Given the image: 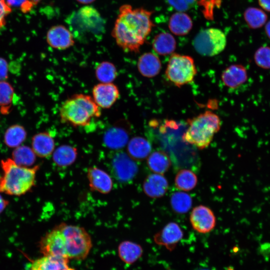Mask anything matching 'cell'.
<instances>
[{
    "mask_svg": "<svg viewBox=\"0 0 270 270\" xmlns=\"http://www.w3.org/2000/svg\"><path fill=\"white\" fill-rule=\"evenodd\" d=\"M153 12L122 5L116 20L112 36L117 45L126 52L138 53L154 26L151 20Z\"/></svg>",
    "mask_w": 270,
    "mask_h": 270,
    "instance_id": "6da1fadb",
    "label": "cell"
},
{
    "mask_svg": "<svg viewBox=\"0 0 270 270\" xmlns=\"http://www.w3.org/2000/svg\"><path fill=\"white\" fill-rule=\"evenodd\" d=\"M59 114L62 123L74 127H84L99 118L102 111L90 95L76 94L62 102Z\"/></svg>",
    "mask_w": 270,
    "mask_h": 270,
    "instance_id": "7a4b0ae2",
    "label": "cell"
},
{
    "mask_svg": "<svg viewBox=\"0 0 270 270\" xmlns=\"http://www.w3.org/2000/svg\"><path fill=\"white\" fill-rule=\"evenodd\" d=\"M3 172L0 176V192L20 196L28 192L34 186L38 166L32 168L21 166L12 158L1 162Z\"/></svg>",
    "mask_w": 270,
    "mask_h": 270,
    "instance_id": "3957f363",
    "label": "cell"
},
{
    "mask_svg": "<svg viewBox=\"0 0 270 270\" xmlns=\"http://www.w3.org/2000/svg\"><path fill=\"white\" fill-rule=\"evenodd\" d=\"M186 122L188 128L182 139L200 150L208 146L214 134L220 130L222 124L218 116L208 110L188 119Z\"/></svg>",
    "mask_w": 270,
    "mask_h": 270,
    "instance_id": "277c9868",
    "label": "cell"
},
{
    "mask_svg": "<svg viewBox=\"0 0 270 270\" xmlns=\"http://www.w3.org/2000/svg\"><path fill=\"white\" fill-rule=\"evenodd\" d=\"M73 35L100 36L105 31V22L94 7L86 6L73 12L66 19Z\"/></svg>",
    "mask_w": 270,
    "mask_h": 270,
    "instance_id": "5b68a950",
    "label": "cell"
},
{
    "mask_svg": "<svg viewBox=\"0 0 270 270\" xmlns=\"http://www.w3.org/2000/svg\"><path fill=\"white\" fill-rule=\"evenodd\" d=\"M57 226L64 236L69 259H85L92 245L91 237L87 231L82 227L64 223Z\"/></svg>",
    "mask_w": 270,
    "mask_h": 270,
    "instance_id": "8992f818",
    "label": "cell"
},
{
    "mask_svg": "<svg viewBox=\"0 0 270 270\" xmlns=\"http://www.w3.org/2000/svg\"><path fill=\"white\" fill-rule=\"evenodd\" d=\"M197 72L192 57L174 53L169 58L166 70V76L174 86L180 88L191 83Z\"/></svg>",
    "mask_w": 270,
    "mask_h": 270,
    "instance_id": "52a82bcc",
    "label": "cell"
},
{
    "mask_svg": "<svg viewBox=\"0 0 270 270\" xmlns=\"http://www.w3.org/2000/svg\"><path fill=\"white\" fill-rule=\"evenodd\" d=\"M192 46L200 55L213 56L222 52L226 44V35L216 28H208L200 31L194 38Z\"/></svg>",
    "mask_w": 270,
    "mask_h": 270,
    "instance_id": "ba28073f",
    "label": "cell"
},
{
    "mask_svg": "<svg viewBox=\"0 0 270 270\" xmlns=\"http://www.w3.org/2000/svg\"><path fill=\"white\" fill-rule=\"evenodd\" d=\"M40 251L43 256L68 258L64 236L56 226L40 240Z\"/></svg>",
    "mask_w": 270,
    "mask_h": 270,
    "instance_id": "9c48e42d",
    "label": "cell"
},
{
    "mask_svg": "<svg viewBox=\"0 0 270 270\" xmlns=\"http://www.w3.org/2000/svg\"><path fill=\"white\" fill-rule=\"evenodd\" d=\"M190 220L194 230L199 233L206 234L212 231L216 224V218L212 210L204 205L194 207Z\"/></svg>",
    "mask_w": 270,
    "mask_h": 270,
    "instance_id": "30bf717a",
    "label": "cell"
},
{
    "mask_svg": "<svg viewBox=\"0 0 270 270\" xmlns=\"http://www.w3.org/2000/svg\"><path fill=\"white\" fill-rule=\"evenodd\" d=\"M92 94L94 102L102 109L110 108L120 96L118 88L113 82L96 84L92 89Z\"/></svg>",
    "mask_w": 270,
    "mask_h": 270,
    "instance_id": "8fae6325",
    "label": "cell"
},
{
    "mask_svg": "<svg viewBox=\"0 0 270 270\" xmlns=\"http://www.w3.org/2000/svg\"><path fill=\"white\" fill-rule=\"evenodd\" d=\"M112 164L115 176L121 182H126L133 179L138 172L136 163L125 153L116 154Z\"/></svg>",
    "mask_w": 270,
    "mask_h": 270,
    "instance_id": "7c38bea8",
    "label": "cell"
},
{
    "mask_svg": "<svg viewBox=\"0 0 270 270\" xmlns=\"http://www.w3.org/2000/svg\"><path fill=\"white\" fill-rule=\"evenodd\" d=\"M46 42L52 48L58 50H66L74 44L73 34L62 25L54 26L49 29Z\"/></svg>",
    "mask_w": 270,
    "mask_h": 270,
    "instance_id": "4fadbf2b",
    "label": "cell"
},
{
    "mask_svg": "<svg viewBox=\"0 0 270 270\" xmlns=\"http://www.w3.org/2000/svg\"><path fill=\"white\" fill-rule=\"evenodd\" d=\"M183 236V231L179 225L176 222H170L156 234L154 240L156 244L172 250Z\"/></svg>",
    "mask_w": 270,
    "mask_h": 270,
    "instance_id": "5bb4252c",
    "label": "cell"
},
{
    "mask_svg": "<svg viewBox=\"0 0 270 270\" xmlns=\"http://www.w3.org/2000/svg\"><path fill=\"white\" fill-rule=\"evenodd\" d=\"M87 176L92 190L102 194H107L112 190V179L107 172L102 169L96 166L89 168L87 172Z\"/></svg>",
    "mask_w": 270,
    "mask_h": 270,
    "instance_id": "9a60e30c",
    "label": "cell"
},
{
    "mask_svg": "<svg viewBox=\"0 0 270 270\" xmlns=\"http://www.w3.org/2000/svg\"><path fill=\"white\" fill-rule=\"evenodd\" d=\"M248 76L247 70L243 65L233 64L223 70L221 79L226 86L234 89L244 84Z\"/></svg>",
    "mask_w": 270,
    "mask_h": 270,
    "instance_id": "2e32d148",
    "label": "cell"
},
{
    "mask_svg": "<svg viewBox=\"0 0 270 270\" xmlns=\"http://www.w3.org/2000/svg\"><path fill=\"white\" fill-rule=\"evenodd\" d=\"M168 187L166 178L162 174H152L147 176L143 183L145 194L152 198L164 196Z\"/></svg>",
    "mask_w": 270,
    "mask_h": 270,
    "instance_id": "e0dca14e",
    "label": "cell"
},
{
    "mask_svg": "<svg viewBox=\"0 0 270 270\" xmlns=\"http://www.w3.org/2000/svg\"><path fill=\"white\" fill-rule=\"evenodd\" d=\"M137 68L143 76L152 78L157 76L162 68L159 58L154 54L147 52L142 54L138 58Z\"/></svg>",
    "mask_w": 270,
    "mask_h": 270,
    "instance_id": "ac0fdd59",
    "label": "cell"
},
{
    "mask_svg": "<svg viewBox=\"0 0 270 270\" xmlns=\"http://www.w3.org/2000/svg\"><path fill=\"white\" fill-rule=\"evenodd\" d=\"M68 258L42 256L33 260L30 270H76L68 265Z\"/></svg>",
    "mask_w": 270,
    "mask_h": 270,
    "instance_id": "d6986e66",
    "label": "cell"
},
{
    "mask_svg": "<svg viewBox=\"0 0 270 270\" xmlns=\"http://www.w3.org/2000/svg\"><path fill=\"white\" fill-rule=\"evenodd\" d=\"M32 146L36 156L40 158H47L54 150V140L48 132H39L32 137Z\"/></svg>",
    "mask_w": 270,
    "mask_h": 270,
    "instance_id": "ffe728a7",
    "label": "cell"
},
{
    "mask_svg": "<svg viewBox=\"0 0 270 270\" xmlns=\"http://www.w3.org/2000/svg\"><path fill=\"white\" fill-rule=\"evenodd\" d=\"M128 155L133 160H142L147 158L152 152V145L145 138L136 136L128 144Z\"/></svg>",
    "mask_w": 270,
    "mask_h": 270,
    "instance_id": "44dd1931",
    "label": "cell"
},
{
    "mask_svg": "<svg viewBox=\"0 0 270 270\" xmlns=\"http://www.w3.org/2000/svg\"><path fill=\"white\" fill-rule=\"evenodd\" d=\"M192 22L190 16L182 12H178L172 15L168 22L170 32L176 36H184L192 30Z\"/></svg>",
    "mask_w": 270,
    "mask_h": 270,
    "instance_id": "7402d4cb",
    "label": "cell"
},
{
    "mask_svg": "<svg viewBox=\"0 0 270 270\" xmlns=\"http://www.w3.org/2000/svg\"><path fill=\"white\" fill-rule=\"evenodd\" d=\"M174 38L170 33L161 32L156 35L152 41L154 51L159 55L166 56L172 54L176 48Z\"/></svg>",
    "mask_w": 270,
    "mask_h": 270,
    "instance_id": "603a6c76",
    "label": "cell"
},
{
    "mask_svg": "<svg viewBox=\"0 0 270 270\" xmlns=\"http://www.w3.org/2000/svg\"><path fill=\"white\" fill-rule=\"evenodd\" d=\"M52 160L56 165L64 168L72 164L78 156L77 148L68 144L58 147L53 152Z\"/></svg>",
    "mask_w": 270,
    "mask_h": 270,
    "instance_id": "cb8c5ba5",
    "label": "cell"
},
{
    "mask_svg": "<svg viewBox=\"0 0 270 270\" xmlns=\"http://www.w3.org/2000/svg\"><path fill=\"white\" fill-rule=\"evenodd\" d=\"M147 164L151 171L154 173L163 174L171 166L168 155L162 150L154 151L147 158Z\"/></svg>",
    "mask_w": 270,
    "mask_h": 270,
    "instance_id": "d4e9b609",
    "label": "cell"
},
{
    "mask_svg": "<svg viewBox=\"0 0 270 270\" xmlns=\"http://www.w3.org/2000/svg\"><path fill=\"white\" fill-rule=\"evenodd\" d=\"M141 246L130 241H124L118 247V256L124 262L132 264L137 260L142 254Z\"/></svg>",
    "mask_w": 270,
    "mask_h": 270,
    "instance_id": "484cf974",
    "label": "cell"
},
{
    "mask_svg": "<svg viewBox=\"0 0 270 270\" xmlns=\"http://www.w3.org/2000/svg\"><path fill=\"white\" fill-rule=\"evenodd\" d=\"M244 18L248 26L252 29H258L265 25L268 15L261 8L248 7L244 12Z\"/></svg>",
    "mask_w": 270,
    "mask_h": 270,
    "instance_id": "4316f807",
    "label": "cell"
},
{
    "mask_svg": "<svg viewBox=\"0 0 270 270\" xmlns=\"http://www.w3.org/2000/svg\"><path fill=\"white\" fill-rule=\"evenodd\" d=\"M26 132L20 124H14L10 126L4 134V144L9 148H16L25 140Z\"/></svg>",
    "mask_w": 270,
    "mask_h": 270,
    "instance_id": "83f0119b",
    "label": "cell"
},
{
    "mask_svg": "<svg viewBox=\"0 0 270 270\" xmlns=\"http://www.w3.org/2000/svg\"><path fill=\"white\" fill-rule=\"evenodd\" d=\"M104 141L110 148L120 149L123 148L128 142V136L126 132L120 128H112L105 134Z\"/></svg>",
    "mask_w": 270,
    "mask_h": 270,
    "instance_id": "f1b7e54d",
    "label": "cell"
},
{
    "mask_svg": "<svg viewBox=\"0 0 270 270\" xmlns=\"http://www.w3.org/2000/svg\"><path fill=\"white\" fill-rule=\"evenodd\" d=\"M198 183V177L192 170L183 169L179 170L174 178L175 186L178 190L190 191L193 190Z\"/></svg>",
    "mask_w": 270,
    "mask_h": 270,
    "instance_id": "f546056e",
    "label": "cell"
},
{
    "mask_svg": "<svg viewBox=\"0 0 270 270\" xmlns=\"http://www.w3.org/2000/svg\"><path fill=\"white\" fill-rule=\"evenodd\" d=\"M95 76L100 82H112L118 76V71L113 63L103 61L97 65L95 69Z\"/></svg>",
    "mask_w": 270,
    "mask_h": 270,
    "instance_id": "4dcf8cb0",
    "label": "cell"
},
{
    "mask_svg": "<svg viewBox=\"0 0 270 270\" xmlns=\"http://www.w3.org/2000/svg\"><path fill=\"white\" fill-rule=\"evenodd\" d=\"M170 202L172 210L176 212L184 214L190 209L192 199L188 194L178 192L172 195Z\"/></svg>",
    "mask_w": 270,
    "mask_h": 270,
    "instance_id": "1f68e13d",
    "label": "cell"
},
{
    "mask_svg": "<svg viewBox=\"0 0 270 270\" xmlns=\"http://www.w3.org/2000/svg\"><path fill=\"white\" fill-rule=\"evenodd\" d=\"M12 160L18 165L30 166L36 160V154L32 148L26 146H19L12 152Z\"/></svg>",
    "mask_w": 270,
    "mask_h": 270,
    "instance_id": "d6a6232c",
    "label": "cell"
},
{
    "mask_svg": "<svg viewBox=\"0 0 270 270\" xmlns=\"http://www.w3.org/2000/svg\"><path fill=\"white\" fill-rule=\"evenodd\" d=\"M254 58L258 67L265 70L270 69V46L260 47L254 52Z\"/></svg>",
    "mask_w": 270,
    "mask_h": 270,
    "instance_id": "836d02e7",
    "label": "cell"
},
{
    "mask_svg": "<svg viewBox=\"0 0 270 270\" xmlns=\"http://www.w3.org/2000/svg\"><path fill=\"white\" fill-rule=\"evenodd\" d=\"M14 90L10 84L6 80L0 81V106L8 108L12 103Z\"/></svg>",
    "mask_w": 270,
    "mask_h": 270,
    "instance_id": "e575fe53",
    "label": "cell"
},
{
    "mask_svg": "<svg viewBox=\"0 0 270 270\" xmlns=\"http://www.w3.org/2000/svg\"><path fill=\"white\" fill-rule=\"evenodd\" d=\"M196 0H166L168 3L178 12H184L195 4Z\"/></svg>",
    "mask_w": 270,
    "mask_h": 270,
    "instance_id": "d590c367",
    "label": "cell"
},
{
    "mask_svg": "<svg viewBox=\"0 0 270 270\" xmlns=\"http://www.w3.org/2000/svg\"><path fill=\"white\" fill-rule=\"evenodd\" d=\"M222 0H200V4L204 8V14L207 18L212 16V12L215 6L220 4Z\"/></svg>",
    "mask_w": 270,
    "mask_h": 270,
    "instance_id": "8d00e7d4",
    "label": "cell"
},
{
    "mask_svg": "<svg viewBox=\"0 0 270 270\" xmlns=\"http://www.w3.org/2000/svg\"><path fill=\"white\" fill-rule=\"evenodd\" d=\"M10 6L20 7L24 12H28L34 5L29 0H6Z\"/></svg>",
    "mask_w": 270,
    "mask_h": 270,
    "instance_id": "74e56055",
    "label": "cell"
},
{
    "mask_svg": "<svg viewBox=\"0 0 270 270\" xmlns=\"http://www.w3.org/2000/svg\"><path fill=\"white\" fill-rule=\"evenodd\" d=\"M11 12V7L6 4V0H0V28L5 25L6 17Z\"/></svg>",
    "mask_w": 270,
    "mask_h": 270,
    "instance_id": "f35d334b",
    "label": "cell"
},
{
    "mask_svg": "<svg viewBox=\"0 0 270 270\" xmlns=\"http://www.w3.org/2000/svg\"><path fill=\"white\" fill-rule=\"evenodd\" d=\"M8 64L6 60L0 57V81L6 80L8 78Z\"/></svg>",
    "mask_w": 270,
    "mask_h": 270,
    "instance_id": "ab89813d",
    "label": "cell"
},
{
    "mask_svg": "<svg viewBox=\"0 0 270 270\" xmlns=\"http://www.w3.org/2000/svg\"><path fill=\"white\" fill-rule=\"evenodd\" d=\"M258 1L262 10L270 12V0H258Z\"/></svg>",
    "mask_w": 270,
    "mask_h": 270,
    "instance_id": "60d3db41",
    "label": "cell"
},
{
    "mask_svg": "<svg viewBox=\"0 0 270 270\" xmlns=\"http://www.w3.org/2000/svg\"><path fill=\"white\" fill-rule=\"evenodd\" d=\"M264 31L267 37L270 40V20L267 21L265 24Z\"/></svg>",
    "mask_w": 270,
    "mask_h": 270,
    "instance_id": "b9f144b4",
    "label": "cell"
},
{
    "mask_svg": "<svg viewBox=\"0 0 270 270\" xmlns=\"http://www.w3.org/2000/svg\"><path fill=\"white\" fill-rule=\"evenodd\" d=\"M8 204V202L0 196V213L4 210Z\"/></svg>",
    "mask_w": 270,
    "mask_h": 270,
    "instance_id": "7bdbcfd3",
    "label": "cell"
},
{
    "mask_svg": "<svg viewBox=\"0 0 270 270\" xmlns=\"http://www.w3.org/2000/svg\"><path fill=\"white\" fill-rule=\"evenodd\" d=\"M78 2L82 4H89L93 2L96 0H76Z\"/></svg>",
    "mask_w": 270,
    "mask_h": 270,
    "instance_id": "ee69618b",
    "label": "cell"
},
{
    "mask_svg": "<svg viewBox=\"0 0 270 270\" xmlns=\"http://www.w3.org/2000/svg\"><path fill=\"white\" fill-rule=\"evenodd\" d=\"M31 2L34 4H36L41 0H29Z\"/></svg>",
    "mask_w": 270,
    "mask_h": 270,
    "instance_id": "f6af8a7d",
    "label": "cell"
},
{
    "mask_svg": "<svg viewBox=\"0 0 270 270\" xmlns=\"http://www.w3.org/2000/svg\"></svg>",
    "mask_w": 270,
    "mask_h": 270,
    "instance_id": "bcb514c9",
    "label": "cell"
}]
</instances>
